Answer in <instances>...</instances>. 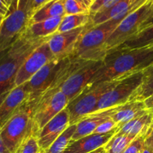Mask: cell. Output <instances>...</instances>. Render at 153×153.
Instances as JSON below:
<instances>
[{"instance_id":"6da1fadb","label":"cell","mask_w":153,"mask_h":153,"mask_svg":"<svg viewBox=\"0 0 153 153\" xmlns=\"http://www.w3.org/2000/svg\"><path fill=\"white\" fill-rule=\"evenodd\" d=\"M152 64V45L136 49L118 46L108 50L101 67L88 85L110 82L142 72Z\"/></svg>"},{"instance_id":"7a4b0ae2","label":"cell","mask_w":153,"mask_h":153,"mask_svg":"<svg viewBox=\"0 0 153 153\" xmlns=\"http://www.w3.org/2000/svg\"><path fill=\"white\" fill-rule=\"evenodd\" d=\"M86 61L71 55L64 58H55L42 67L26 82L29 92L28 108L31 109L47 92L60 91L68 78Z\"/></svg>"},{"instance_id":"3957f363","label":"cell","mask_w":153,"mask_h":153,"mask_svg":"<svg viewBox=\"0 0 153 153\" xmlns=\"http://www.w3.org/2000/svg\"><path fill=\"white\" fill-rule=\"evenodd\" d=\"M48 37H34L25 32L8 48L0 52V100L15 88V79L21 66Z\"/></svg>"},{"instance_id":"277c9868","label":"cell","mask_w":153,"mask_h":153,"mask_svg":"<svg viewBox=\"0 0 153 153\" xmlns=\"http://www.w3.org/2000/svg\"><path fill=\"white\" fill-rule=\"evenodd\" d=\"M120 22L111 20L87 29L75 48L74 55L86 61H103L107 54L106 40Z\"/></svg>"},{"instance_id":"5b68a950","label":"cell","mask_w":153,"mask_h":153,"mask_svg":"<svg viewBox=\"0 0 153 153\" xmlns=\"http://www.w3.org/2000/svg\"><path fill=\"white\" fill-rule=\"evenodd\" d=\"M32 16L29 0H12L8 13L0 25V52L25 32Z\"/></svg>"},{"instance_id":"8992f818","label":"cell","mask_w":153,"mask_h":153,"mask_svg":"<svg viewBox=\"0 0 153 153\" xmlns=\"http://www.w3.org/2000/svg\"><path fill=\"white\" fill-rule=\"evenodd\" d=\"M118 79L88 85L76 98L69 102L66 108L70 116V125L77 123L88 114L94 113L102 96L110 90Z\"/></svg>"},{"instance_id":"52a82bcc","label":"cell","mask_w":153,"mask_h":153,"mask_svg":"<svg viewBox=\"0 0 153 153\" xmlns=\"http://www.w3.org/2000/svg\"><path fill=\"white\" fill-rule=\"evenodd\" d=\"M153 12V0H146L142 5L126 16L106 40L108 50L116 48L139 31L140 27Z\"/></svg>"},{"instance_id":"ba28073f","label":"cell","mask_w":153,"mask_h":153,"mask_svg":"<svg viewBox=\"0 0 153 153\" xmlns=\"http://www.w3.org/2000/svg\"><path fill=\"white\" fill-rule=\"evenodd\" d=\"M68 101L61 91L45 94L30 109L32 121V131L36 136L40 129L67 107Z\"/></svg>"},{"instance_id":"9c48e42d","label":"cell","mask_w":153,"mask_h":153,"mask_svg":"<svg viewBox=\"0 0 153 153\" xmlns=\"http://www.w3.org/2000/svg\"><path fill=\"white\" fill-rule=\"evenodd\" d=\"M32 131L31 111L25 108L0 128V136L6 149L13 153Z\"/></svg>"},{"instance_id":"30bf717a","label":"cell","mask_w":153,"mask_h":153,"mask_svg":"<svg viewBox=\"0 0 153 153\" xmlns=\"http://www.w3.org/2000/svg\"><path fill=\"white\" fill-rule=\"evenodd\" d=\"M142 71L118 79L116 84L102 96L94 112L111 108L130 102L134 92L142 83Z\"/></svg>"},{"instance_id":"8fae6325","label":"cell","mask_w":153,"mask_h":153,"mask_svg":"<svg viewBox=\"0 0 153 153\" xmlns=\"http://www.w3.org/2000/svg\"><path fill=\"white\" fill-rule=\"evenodd\" d=\"M102 65V61H86L62 84L60 91L66 96L68 103L73 101L88 87Z\"/></svg>"},{"instance_id":"7c38bea8","label":"cell","mask_w":153,"mask_h":153,"mask_svg":"<svg viewBox=\"0 0 153 153\" xmlns=\"http://www.w3.org/2000/svg\"><path fill=\"white\" fill-rule=\"evenodd\" d=\"M48 41V40H47ZM47 41L42 43L26 58L16 74L15 87L28 82L46 64L56 58L51 52Z\"/></svg>"},{"instance_id":"4fadbf2b","label":"cell","mask_w":153,"mask_h":153,"mask_svg":"<svg viewBox=\"0 0 153 153\" xmlns=\"http://www.w3.org/2000/svg\"><path fill=\"white\" fill-rule=\"evenodd\" d=\"M29 92L26 84L15 87L0 100V128L22 109L28 107Z\"/></svg>"},{"instance_id":"5bb4252c","label":"cell","mask_w":153,"mask_h":153,"mask_svg":"<svg viewBox=\"0 0 153 153\" xmlns=\"http://www.w3.org/2000/svg\"><path fill=\"white\" fill-rule=\"evenodd\" d=\"M88 24L68 31L56 32L48 39V45L56 58H64L74 55L81 36L88 28Z\"/></svg>"},{"instance_id":"9a60e30c","label":"cell","mask_w":153,"mask_h":153,"mask_svg":"<svg viewBox=\"0 0 153 153\" xmlns=\"http://www.w3.org/2000/svg\"><path fill=\"white\" fill-rule=\"evenodd\" d=\"M70 126V116L67 108L50 120L37 135V141L40 151L47 149Z\"/></svg>"},{"instance_id":"2e32d148","label":"cell","mask_w":153,"mask_h":153,"mask_svg":"<svg viewBox=\"0 0 153 153\" xmlns=\"http://www.w3.org/2000/svg\"><path fill=\"white\" fill-rule=\"evenodd\" d=\"M146 1V0H119L118 3L108 10L91 16L88 28H91L111 19L121 22L126 16L142 5Z\"/></svg>"},{"instance_id":"e0dca14e","label":"cell","mask_w":153,"mask_h":153,"mask_svg":"<svg viewBox=\"0 0 153 153\" xmlns=\"http://www.w3.org/2000/svg\"><path fill=\"white\" fill-rule=\"evenodd\" d=\"M118 131V127L106 134H92L70 142L64 153H90L104 145Z\"/></svg>"},{"instance_id":"ac0fdd59","label":"cell","mask_w":153,"mask_h":153,"mask_svg":"<svg viewBox=\"0 0 153 153\" xmlns=\"http://www.w3.org/2000/svg\"><path fill=\"white\" fill-rule=\"evenodd\" d=\"M116 108L117 106H116L111 108L90 114L79 121L77 123H76V131L72 137L70 142L75 141L81 137L92 134L98 126L110 118L111 114L115 111Z\"/></svg>"},{"instance_id":"d6986e66","label":"cell","mask_w":153,"mask_h":153,"mask_svg":"<svg viewBox=\"0 0 153 153\" xmlns=\"http://www.w3.org/2000/svg\"><path fill=\"white\" fill-rule=\"evenodd\" d=\"M146 112L148 111L144 102L130 101L117 106L115 111L111 114L110 118L116 125L120 126L142 116Z\"/></svg>"},{"instance_id":"ffe728a7","label":"cell","mask_w":153,"mask_h":153,"mask_svg":"<svg viewBox=\"0 0 153 153\" xmlns=\"http://www.w3.org/2000/svg\"><path fill=\"white\" fill-rule=\"evenodd\" d=\"M153 124V114L146 112L142 116L136 117L126 123L118 126V132L136 137L140 135H146L148 130Z\"/></svg>"},{"instance_id":"44dd1931","label":"cell","mask_w":153,"mask_h":153,"mask_svg":"<svg viewBox=\"0 0 153 153\" xmlns=\"http://www.w3.org/2000/svg\"><path fill=\"white\" fill-rule=\"evenodd\" d=\"M64 1V0H50L32 16L28 25L57 16H64L65 15Z\"/></svg>"},{"instance_id":"7402d4cb","label":"cell","mask_w":153,"mask_h":153,"mask_svg":"<svg viewBox=\"0 0 153 153\" xmlns=\"http://www.w3.org/2000/svg\"><path fill=\"white\" fill-rule=\"evenodd\" d=\"M63 16L51 18L28 25L26 31L34 37H48L57 32Z\"/></svg>"},{"instance_id":"603a6c76","label":"cell","mask_w":153,"mask_h":153,"mask_svg":"<svg viewBox=\"0 0 153 153\" xmlns=\"http://www.w3.org/2000/svg\"><path fill=\"white\" fill-rule=\"evenodd\" d=\"M153 96V64L142 71V83L131 97L130 101H142Z\"/></svg>"},{"instance_id":"cb8c5ba5","label":"cell","mask_w":153,"mask_h":153,"mask_svg":"<svg viewBox=\"0 0 153 153\" xmlns=\"http://www.w3.org/2000/svg\"><path fill=\"white\" fill-rule=\"evenodd\" d=\"M153 43V25L139 31L122 44V47L136 49L150 46Z\"/></svg>"},{"instance_id":"d4e9b609","label":"cell","mask_w":153,"mask_h":153,"mask_svg":"<svg viewBox=\"0 0 153 153\" xmlns=\"http://www.w3.org/2000/svg\"><path fill=\"white\" fill-rule=\"evenodd\" d=\"M91 22L89 14L64 15L62 17L57 32L61 33L76 29L80 27L86 26Z\"/></svg>"},{"instance_id":"484cf974","label":"cell","mask_w":153,"mask_h":153,"mask_svg":"<svg viewBox=\"0 0 153 153\" xmlns=\"http://www.w3.org/2000/svg\"><path fill=\"white\" fill-rule=\"evenodd\" d=\"M76 128V124L70 125L67 129L47 149L40 151L39 153H64V150L71 140Z\"/></svg>"},{"instance_id":"4316f807","label":"cell","mask_w":153,"mask_h":153,"mask_svg":"<svg viewBox=\"0 0 153 153\" xmlns=\"http://www.w3.org/2000/svg\"><path fill=\"white\" fill-rule=\"evenodd\" d=\"M136 137L116 132L104 145L106 153H123Z\"/></svg>"},{"instance_id":"83f0119b","label":"cell","mask_w":153,"mask_h":153,"mask_svg":"<svg viewBox=\"0 0 153 153\" xmlns=\"http://www.w3.org/2000/svg\"><path fill=\"white\" fill-rule=\"evenodd\" d=\"M93 0H64L65 15L89 14Z\"/></svg>"},{"instance_id":"f1b7e54d","label":"cell","mask_w":153,"mask_h":153,"mask_svg":"<svg viewBox=\"0 0 153 153\" xmlns=\"http://www.w3.org/2000/svg\"><path fill=\"white\" fill-rule=\"evenodd\" d=\"M40 148L37 141V136L32 132L13 153H39Z\"/></svg>"},{"instance_id":"f546056e","label":"cell","mask_w":153,"mask_h":153,"mask_svg":"<svg viewBox=\"0 0 153 153\" xmlns=\"http://www.w3.org/2000/svg\"><path fill=\"white\" fill-rule=\"evenodd\" d=\"M119 0H93L89 9V15L100 13L115 5Z\"/></svg>"},{"instance_id":"4dcf8cb0","label":"cell","mask_w":153,"mask_h":153,"mask_svg":"<svg viewBox=\"0 0 153 153\" xmlns=\"http://www.w3.org/2000/svg\"><path fill=\"white\" fill-rule=\"evenodd\" d=\"M144 140H145V135H140L136 137L129 144L123 153H141L145 147Z\"/></svg>"},{"instance_id":"1f68e13d","label":"cell","mask_w":153,"mask_h":153,"mask_svg":"<svg viewBox=\"0 0 153 153\" xmlns=\"http://www.w3.org/2000/svg\"><path fill=\"white\" fill-rule=\"evenodd\" d=\"M116 127V123L111 118H110L109 120H107L106 121L104 122L103 123L100 124L99 126H98V128L94 130L93 133H95V134H106V133H108L114 130Z\"/></svg>"},{"instance_id":"d6a6232c","label":"cell","mask_w":153,"mask_h":153,"mask_svg":"<svg viewBox=\"0 0 153 153\" xmlns=\"http://www.w3.org/2000/svg\"><path fill=\"white\" fill-rule=\"evenodd\" d=\"M144 145L145 147L148 148V149L153 152V127L152 126L146 132L145 135V140H144Z\"/></svg>"},{"instance_id":"836d02e7","label":"cell","mask_w":153,"mask_h":153,"mask_svg":"<svg viewBox=\"0 0 153 153\" xmlns=\"http://www.w3.org/2000/svg\"><path fill=\"white\" fill-rule=\"evenodd\" d=\"M11 2L12 0H0V16H7Z\"/></svg>"},{"instance_id":"e575fe53","label":"cell","mask_w":153,"mask_h":153,"mask_svg":"<svg viewBox=\"0 0 153 153\" xmlns=\"http://www.w3.org/2000/svg\"><path fill=\"white\" fill-rule=\"evenodd\" d=\"M153 25V12H152V13L151 14V16H150L149 17H148V19L145 21V22H142V25H141L140 27L139 31H142V30H144L145 28H147L148 27L151 26V25ZM139 31H138V32H139Z\"/></svg>"},{"instance_id":"d590c367","label":"cell","mask_w":153,"mask_h":153,"mask_svg":"<svg viewBox=\"0 0 153 153\" xmlns=\"http://www.w3.org/2000/svg\"><path fill=\"white\" fill-rule=\"evenodd\" d=\"M143 102L147 111L150 113L153 114V96L148 97V99L145 100Z\"/></svg>"},{"instance_id":"8d00e7d4","label":"cell","mask_w":153,"mask_h":153,"mask_svg":"<svg viewBox=\"0 0 153 153\" xmlns=\"http://www.w3.org/2000/svg\"><path fill=\"white\" fill-rule=\"evenodd\" d=\"M0 153H9L8 152L7 149H6L4 143H3L2 140L1 138V136H0Z\"/></svg>"},{"instance_id":"74e56055","label":"cell","mask_w":153,"mask_h":153,"mask_svg":"<svg viewBox=\"0 0 153 153\" xmlns=\"http://www.w3.org/2000/svg\"><path fill=\"white\" fill-rule=\"evenodd\" d=\"M90 153H106V152H105V149H104V146H103V147L99 148V149H96V150L93 151V152H92Z\"/></svg>"},{"instance_id":"f35d334b","label":"cell","mask_w":153,"mask_h":153,"mask_svg":"<svg viewBox=\"0 0 153 153\" xmlns=\"http://www.w3.org/2000/svg\"><path fill=\"white\" fill-rule=\"evenodd\" d=\"M142 153H153V152H152V151L150 150V149H148V148L144 147V149H143V150H142Z\"/></svg>"},{"instance_id":"ab89813d","label":"cell","mask_w":153,"mask_h":153,"mask_svg":"<svg viewBox=\"0 0 153 153\" xmlns=\"http://www.w3.org/2000/svg\"><path fill=\"white\" fill-rule=\"evenodd\" d=\"M4 17H5V16H0V25H1L3 19H4Z\"/></svg>"},{"instance_id":"60d3db41","label":"cell","mask_w":153,"mask_h":153,"mask_svg":"<svg viewBox=\"0 0 153 153\" xmlns=\"http://www.w3.org/2000/svg\"><path fill=\"white\" fill-rule=\"evenodd\" d=\"M152 46H153V43H152Z\"/></svg>"},{"instance_id":"b9f144b4","label":"cell","mask_w":153,"mask_h":153,"mask_svg":"<svg viewBox=\"0 0 153 153\" xmlns=\"http://www.w3.org/2000/svg\"><path fill=\"white\" fill-rule=\"evenodd\" d=\"M152 127H153V124H152Z\"/></svg>"},{"instance_id":"7bdbcfd3","label":"cell","mask_w":153,"mask_h":153,"mask_svg":"<svg viewBox=\"0 0 153 153\" xmlns=\"http://www.w3.org/2000/svg\"><path fill=\"white\" fill-rule=\"evenodd\" d=\"M141 153H142V152H141Z\"/></svg>"}]
</instances>
